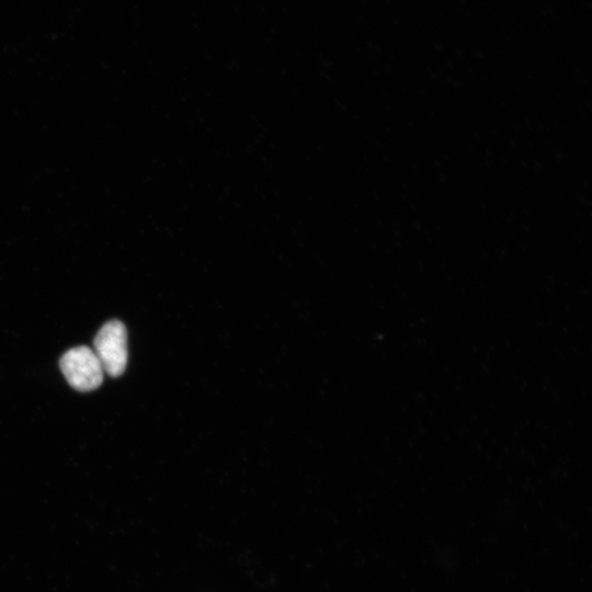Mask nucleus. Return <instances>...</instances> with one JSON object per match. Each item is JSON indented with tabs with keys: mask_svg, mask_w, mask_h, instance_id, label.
<instances>
[{
	"mask_svg": "<svg viewBox=\"0 0 592 592\" xmlns=\"http://www.w3.org/2000/svg\"><path fill=\"white\" fill-rule=\"evenodd\" d=\"M69 385L79 391H90L103 382V368L93 350L80 345L68 350L59 361Z\"/></svg>",
	"mask_w": 592,
	"mask_h": 592,
	"instance_id": "f257e3e1",
	"label": "nucleus"
},
{
	"mask_svg": "<svg viewBox=\"0 0 592 592\" xmlns=\"http://www.w3.org/2000/svg\"><path fill=\"white\" fill-rule=\"evenodd\" d=\"M93 346L105 373L112 377L124 373L127 364V333L119 320L104 323L94 338Z\"/></svg>",
	"mask_w": 592,
	"mask_h": 592,
	"instance_id": "f03ea898",
	"label": "nucleus"
}]
</instances>
